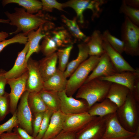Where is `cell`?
<instances>
[{"label": "cell", "mask_w": 139, "mask_h": 139, "mask_svg": "<svg viewBox=\"0 0 139 139\" xmlns=\"http://www.w3.org/2000/svg\"><path fill=\"white\" fill-rule=\"evenodd\" d=\"M15 12L11 13L7 11L5 14L10 21L9 24L15 26L16 29L9 34H17L22 32L24 35L33 30H36L41 25L49 22V17L42 13L41 11L35 14H31L27 12L23 8L15 7Z\"/></svg>", "instance_id": "cell-1"}, {"label": "cell", "mask_w": 139, "mask_h": 139, "mask_svg": "<svg viewBox=\"0 0 139 139\" xmlns=\"http://www.w3.org/2000/svg\"><path fill=\"white\" fill-rule=\"evenodd\" d=\"M112 83L96 78L84 83L77 91L76 98L85 99L90 108L93 104L103 101L106 97Z\"/></svg>", "instance_id": "cell-2"}, {"label": "cell", "mask_w": 139, "mask_h": 139, "mask_svg": "<svg viewBox=\"0 0 139 139\" xmlns=\"http://www.w3.org/2000/svg\"><path fill=\"white\" fill-rule=\"evenodd\" d=\"M118 119L126 130L135 133L139 129V102L129 91L124 103L116 112Z\"/></svg>", "instance_id": "cell-3"}, {"label": "cell", "mask_w": 139, "mask_h": 139, "mask_svg": "<svg viewBox=\"0 0 139 139\" xmlns=\"http://www.w3.org/2000/svg\"><path fill=\"white\" fill-rule=\"evenodd\" d=\"M100 57L90 56L82 63L67 80L65 91L68 96H72L84 83L90 72L98 64Z\"/></svg>", "instance_id": "cell-4"}, {"label": "cell", "mask_w": 139, "mask_h": 139, "mask_svg": "<svg viewBox=\"0 0 139 139\" xmlns=\"http://www.w3.org/2000/svg\"><path fill=\"white\" fill-rule=\"evenodd\" d=\"M121 37L124 51L132 56H138L139 28L125 16L121 26Z\"/></svg>", "instance_id": "cell-5"}, {"label": "cell", "mask_w": 139, "mask_h": 139, "mask_svg": "<svg viewBox=\"0 0 139 139\" xmlns=\"http://www.w3.org/2000/svg\"><path fill=\"white\" fill-rule=\"evenodd\" d=\"M99 78L126 87L137 101L139 102V70L138 68L135 71L116 73L109 76Z\"/></svg>", "instance_id": "cell-6"}, {"label": "cell", "mask_w": 139, "mask_h": 139, "mask_svg": "<svg viewBox=\"0 0 139 139\" xmlns=\"http://www.w3.org/2000/svg\"><path fill=\"white\" fill-rule=\"evenodd\" d=\"M106 2L103 0H71L63 3V8L70 7L74 10L79 22L82 24L84 22L83 13L85 10H91L92 19L93 20L99 17L102 11L101 7Z\"/></svg>", "instance_id": "cell-7"}, {"label": "cell", "mask_w": 139, "mask_h": 139, "mask_svg": "<svg viewBox=\"0 0 139 139\" xmlns=\"http://www.w3.org/2000/svg\"><path fill=\"white\" fill-rule=\"evenodd\" d=\"M105 128L102 139H127L133 136L135 133L125 129L117 118L116 113L104 117Z\"/></svg>", "instance_id": "cell-8"}, {"label": "cell", "mask_w": 139, "mask_h": 139, "mask_svg": "<svg viewBox=\"0 0 139 139\" xmlns=\"http://www.w3.org/2000/svg\"><path fill=\"white\" fill-rule=\"evenodd\" d=\"M105 128L104 117L95 116L76 133L75 139H102Z\"/></svg>", "instance_id": "cell-9"}, {"label": "cell", "mask_w": 139, "mask_h": 139, "mask_svg": "<svg viewBox=\"0 0 139 139\" xmlns=\"http://www.w3.org/2000/svg\"><path fill=\"white\" fill-rule=\"evenodd\" d=\"M60 101V110L65 114L82 113L88 112L89 108L85 99H76L72 96H68L65 90L58 92Z\"/></svg>", "instance_id": "cell-10"}, {"label": "cell", "mask_w": 139, "mask_h": 139, "mask_svg": "<svg viewBox=\"0 0 139 139\" xmlns=\"http://www.w3.org/2000/svg\"><path fill=\"white\" fill-rule=\"evenodd\" d=\"M29 93V92L26 91L21 97L16 110V115L20 127L32 135L33 116L28 102Z\"/></svg>", "instance_id": "cell-11"}, {"label": "cell", "mask_w": 139, "mask_h": 139, "mask_svg": "<svg viewBox=\"0 0 139 139\" xmlns=\"http://www.w3.org/2000/svg\"><path fill=\"white\" fill-rule=\"evenodd\" d=\"M28 71L17 78L7 79V84L11 89L9 93L10 112L13 115L16 111L18 101L24 92L26 91V84Z\"/></svg>", "instance_id": "cell-12"}, {"label": "cell", "mask_w": 139, "mask_h": 139, "mask_svg": "<svg viewBox=\"0 0 139 139\" xmlns=\"http://www.w3.org/2000/svg\"><path fill=\"white\" fill-rule=\"evenodd\" d=\"M27 66L26 91L29 92L39 93L44 89V81L39 69L38 62L30 57L27 62Z\"/></svg>", "instance_id": "cell-13"}, {"label": "cell", "mask_w": 139, "mask_h": 139, "mask_svg": "<svg viewBox=\"0 0 139 139\" xmlns=\"http://www.w3.org/2000/svg\"><path fill=\"white\" fill-rule=\"evenodd\" d=\"M95 116H92L88 112L74 114H66L63 130L76 133Z\"/></svg>", "instance_id": "cell-14"}, {"label": "cell", "mask_w": 139, "mask_h": 139, "mask_svg": "<svg viewBox=\"0 0 139 139\" xmlns=\"http://www.w3.org/2000/svg\"><path fill=\"white\" fill-rule=\"evenodd\" d=\"M117 73L108 56L105 53L100 57L97 65L87 77L84 83L93 79L101 77H108Z\"/></svg>", "instance_id": "cell-15"}, {"label": "cell", "mask_w": 139, "mask_h": 139, "mask_svg": "<svg viewBox=\"0 0 139 139\" xmlns=\"http://www.w3.org/2000/svg\"><path fill=\"white\" fill-rule=\"evenodd\" d=\"M102 46L105 52L108 56L117 73L136 70L124 59L121 54L112 47L107 42L103 41Z\"/></svg>", "instance_id": "cell-16"}, {"label": "cell", "mask_w": 139, "mask_h": 139, "mask_svg": "<svg viewBox=\"0 0 139 139\" xmlns=\"http://www.w3.org/2000/svg\"><path fill=\"white\" fill-rule=\"evenodd\" d=\"M28 41L23 49L18 53L17 57L12 68L5 72L4 76L7 79H15L20 77L27 71L26 57L29 46Z\"/></svg>", "instance_id": "cell-17"}, {"label": "cell", "mask_w": 139, "mask_h": 139, "mask_svg": "<svg viewBox=\"0 0 139 139\" xmlns=\"http://www.w3.org/2000/svg\"><path fill=\"white\" fill-rule=\"evenodd\" d=\"M66 114L60 110L54 112L48 128L41 139H52L63 130Z\"/></svg>", "instance_id": "cell-18"}, {"label": "cell", "mask_w": 139, "mask_h": 139, "mask_svg": "<svg viewBox=\"0 0 139 139\" xmlns=\"http://www.w3.org/2000/svg\"><path fill=\"white\" fill-rule=\"evenodd\" d=\"M44 25L40 26L36 30L31 31L27 36L28 41L30 43L26 57L27 63L33 54L34 53H38L40 52V42L49 32H44V30L47 27H46L44 28V27L43 26Z\"/></svg>", "instance_id": "cell-19"}, {"label": "cell", "mask_w": 139, "mask_h": 139, "mask_svg": "<svg viewBox=\"0 0 139 139\" xmlns=\"http://www.w3.org/2000/svg\"><path fill=\"white\" fill-rule=\"evenodd\" d=\"M58 58L56 52L45 56L38 62L39 69L44 82L56 72Z\"/></svg>", "instance_id": "cell-20"}, {"label": "cell", "mask_w": 139, "mask_h": 139, "mask_svg": "<svg viewBox=\"0 0 139 139\" xmlns=\"http://www.w3.org/2000/svg\"><path fill=\"white\" fill-rule=\"evenodd\" d=\"M67 78L64 72L57 68L54 74L44 82L43 89L58 92L65 90L67 83Z\"/></svg>", "instance_id": "cell-21"}, {"label": "cell", "mask_w": 139, "mask_h": 139, "mask_svg": "<svg viewBox=\"0 0 139 139\" xmlns=\"http://www.w3.org/2000/svg\"><path fill=\"white\" fill-rule=\"evenodd\" d=\"M118 108L115 104L106 98L100 102L93 104L90 108L88 112L92 116L103 117L116 112Z\"/></svg>", "instance_id": "cell-22"}, {"label": "cell", "mask_w": 139, "mask_h": 139, "mask_svg": "<svg viewBox=\"0 0 139 139\" xmlns=\"http://www.w3.org/2000/svg\"><path fill=\"white\" fill-rule=\"evenodd\" d=\"M129 91V89L126 87L112 83L106 98L109 99L119 107L125 102Z\"/></svg>", "instance_id": "cell-23"}, {"label": "cell", "mask_w": 139, "mask_h": 139, "mask_svg": "<svg viewBox=\"0 0 139 139\" xmlns=\"http://www.w3.org/2000/svg\"><path fill=\"white\" fill-rule=\"evenodd\" d=\"M77 47L79 53L77 57L68 63L64 72L67 78L70 76L79 65L87 59L89 55V49L86 44H80Z\"/></svg>", "instance_id": "cell-24"}, {"label": "cell", "mask_w": 139, "mask_h": 139, "mask_svg": "<svg viewBox=\"0 0 139 139\" xmlns=\"http://www.w3.org/2000/svg\"><path fill=\"white\" fill-rule=\"evenodd\" d=\"M102 34L98 30L93 32L86 44L89 49V55L101 56L105 52L103 49Z\"/></svg>", "instance_id": "cell-25"}, {"label": "cell", "mask_w": 139, "mask_h": 139, "mask_svg": "<svg viewBox=\"0 0 139 139\" xmlns=\"http://www.w3.org/2000/svg\"><path fill=\"white\" fill-rule=\"evenodd\" d=\"M39 93L48 109L53 112L60 110V101L58 92L43 89Z\"/></svg>", "instance_id": "cell-26"}, {"label": "cell", "mask_w": 139, "mask_h": 139, "mask_svg": "<svg viewBox=\"0 0 139 139\" xmlns=\"http://www.w3.org/2000/svg\"><path fill=\"white\" fill-rule=\"evenodd\" d=\"M3 6L10 3H16L22 6L27 12L35 14L42 9V4L41 1L37 0H3L2 1Z\"/></svg>", "instance_id": "cell-27"}, {"label": "cell", "mask_w": 139, "mask_h": 139, "mask_svg": "<svg viewBox=\"0 0 139 139\" xmlns=\"http://www.w3.org/2000/svg\"><path fill=\"white\" fill-rule=\"evenodd\" d=\"M61 19L74 37L85 42L87 43L88 42L90 37L86 36L81 31L77 23L76 18L70 20L63 15H61Z\"/></svg>", "instance_id": "cell-28"}, {"label": "cell", "mask_w": 139, "mask_h": 139, "mask_svg": "<svg viewBox=\"0 0 139 139\" xmlns=\"http://www.w3.org/2000/svg\"><path fill=\"white\" fill-rule=\"evenodd\" d=\"M49 34L58 47H66L68 46L67 44H72V41L69 33L67 30L63 28H56L51 31L50 33L49 32Z\"/></svg>", "instance_id": "cell-29"}, {"label": "cell", "mask_w": 139, "mask_h": 139, "mask_svg": "<svg viewBox=\"0 0 139 139\" xmlns=\"http://www.w3.org/2000/svg\"><path fill=\"white\" fill-rule=\"evenodd\" d=\"M28 102L32 115L44 112L48 109L40 97L39 93L29 92Z\"/></svg>", "instance_id": "cell-30"}, {"label": "cell", "mask_w": 139, "mask_h": 139, "mask_svg": "<svg viewBox=\"0 0 139 139\" xmlns=\"http://www.w3.org/2000/svg\"><path fill=\"white\" fill-rule=\"evenodd\" d=\"M73 47V45L71 44L63 48L58 49L56 52L58 62V68L63 72H64L66 68Z\"/></svg>", "instance_id": "cell-31"}, {"label": "cell", "mask_w": 139, "mask_h": 139, "mask_svg": "<svg viewBox=\"0 0 139 139\" xmlns=\"http://www.w3.org/2000/svg\"><path fill=\"white\" fill-rule=\"evenodd\" d=\"M102 36L103 41L107 42L115 50L121 54L124 52L123 41L111 35L108 30L104 31Z\"/></svg>", "instance_id": "cell-32"}, {"label": "cell", "mask_w": 139, "mask_h": 139, "mask_svg": "<svg viewBox=\"0 0 139 139\" xmlns=\"http://www.w3.org/2000/svg\"><path fill=\"white\" fill-rule=\"evenodd\" d=\"M120 13L124 14L134 24L139 26V10L131 7L123 0L120 8Z\"/></svg>", "instance_id": "cell-33"}, {"label": "cell", "mask_w": 139, "mask_h": 139, "mask_svg": "<svg viewBox=\"0 0 139 139\" xmlns=\"http://www.w3.org/2000/svg\"><path fill=\"white\" fill-rule=\"evenodd\" d=\"M49 33L43 38L40 45V51L45 56L55 53L58 49V46L51 39Z\"/></svg>", "instance_id": "cell-34"}, {"label": "cell", "mask_w": 139, "mask_h": 139, "mask_svg": "<svg viewBox=\"0 0 139 139\" xmlns=\"http://www.w3.org/2000/svg\"><path fill=\"white\" fill-rule=\"evenodd\" d=\"M10 112L9 93L5 92L0 96V121L3 120Z\"/></svg>", "instance_id": "cell-35"}, {"label": "cell", "mask_w": 139, "mask_h": 139, "mask_svg": "<svg viewBox=\"0 0 139 139\" xmlns=\"http://www.w3.org/2000/svg\"><path fill=\"white\" fill-rule=\"evenodd\" d=\"M28 40L27 36L23 33H18L10 39L0 42V53L8 45L14 43L25 45L28 42Z\"/></svg>", "instance_id": "cell-36"}, {"label": "cell", "mask_w": 139, "mask_h": 139, "mask_svg": "<svg viewBox=\"0 0 139 139\" xmlns=\"http://www.w3.org/2000/svg\"><path fill=\"white\" fill-rule=\"evenodd\" d=\"M53 112L52 110L48 109L44 112L40 128L37 135L35 138L36 139H41L43 136L48 128Z\"/></svg>", "instance_id": "cell-37"}, {"label": "cell", "mask_w": 139, "mask_h": 139, "mask_svg": "<svg viewBox=\"0 0 139 139\" xmlns=\"http://www.w3.org/2000/svg\"><path fill=\"white\" fill-rule=\"evenodd\" d=\"M19 125L16 111L11 118L5 122L0 125V135L5 132H12L14 128L19 127Z\"/></svg>", "instance_id": "cell-38"}, {"label": "cell", "mask_w": 139, "mask_h": 139, "mask_svg": "<svg viewBox=\"0 0 139 139\" xmlns=\"http://www.w3.org/2000/svg\"><path fill=\"white\" fill-rule=\"evenodd\" d=\"M42 9L46 12H51L54 8L64 11L63 4L55 0H42Z\"/></svg>", "instance_id": "cell-39"}, {"label": "cell", "mask_w": 139, "mask_h": 139, "mask_svg": "<svg viewBox=\"0 0 139 139\" xmlns=\"http://www.w3.org/2000/svg\"><path fill=\"white\" fill-rule=\"evenodd\" d=\"M44 112L32 115V125L33 133L32 136L35 138L39 132L43 117Z\"/></svg>", "instance_id": "cell-40"}, {"label": "cell", "mask_w": 139, "mask_h": 139, "mask_svg": "<svg viewBox=\"0 0 139 139\" xmlns=\"http://www.w3.org/2000/svg\"><path fill=\"white\" fill-rule=\"evenodd\" d=\"M76 133L62 130L57 136L52 139H75Z\"/></svg>", "instance_id": "cell-41"}, {"label": "cell", "mask_w": 139, "mask_h": 139, "mask_svg": "<svg viewBox=\"0 0 139 139\" xmlns=\"http://www.w3.org/2000/svg\"><path fill=\"white\" fill-rule=\"evenodd\" d=\"M0 139H23L15 130L13 132L3 133L0 135Z\"/></svg>", "instance_id": "cell-42"}, {"label": "cell", "mask_w": 139, "mask_h": 139, "mask_svg": "<svg viewBox=\"0 0 139 139\" xmlns=\"http://www.w3.org/2000/svg\"><path fill=\"white\" fill-rule=\"evenodd\" d=\"M5 72L3 70L0 74V96L3 95L5 92V87L7 84V79L4 76V73Z\"/></svg>", "instance_id": "cell-43"}, {"label": "cell", "mask_w": 139, "mask_h": 139, "mask_svg": "<svg viewBox=\"0 0 139 139\" xmlns=\"http://www.w3.org/2000/svg\"><path fill=\"white\" fill-rule=\"evenodd\" d=\"M14 130L17 132L23 139H36L35 138L20 127L15 128Z\"/></svg>", "instance_id": "cell-44"}, {"label": "cell", "mask_w": 139, "mask_h": 139, "mask_svg": "<svg viewBox=\"0 0 139 139\" xmlns=\"http://www.w3.org/2000/svg\"><path fill=\"white\" fill-rule=\"evenodd\" d=\"M126 4L132 8L139 9V1L138 0H125Z\"/></svg>", "instance_id": "cell-45"}, {"label": "cell", "mask_w": 139, "mask_h": 139, "mask_svg": "<svg viewBox=\"0 0 139 139\" xmlns=\"http://www.w3.org/2000/svg\"><path fill=\"white\" fill-rule=\"evenodd\" d=\"M9 33H8L1 31L0 32V42L6 40L8 36Z\"/></svg>", "instance_id": "cell-46"}, {"label": "cell", "mask_w": 139, "mask_h": 139, "mask_svg": "<svg viewBox=\"0 0 139 139\" xmlns=\"http://www.w3.org/2000/svg\"><path fill=\"white\" fill-rule=\"evenodd\" d=\"M127 139H139V129L137 131L135 135Z\"/></svg>", "instance_id": "cell-47"}, {"label": "cell", "mask_w": 139, "mask_h": 139, "mask_svg": "<svg viewBox=\"0 0 139 139\" xmlns=\"http://www.w3.org/2000/svg\"><path fill=\"white\" fill-rule=\"evenodd\" d=\"M9 22L10 21L8 19H0V23L9 24Z\"/></svg>", "instance_id": "cell-48"}, {"label": "cell", "mask_w": 139, "mask_h": 139, "mask_svg": "<svg viewBox=\"0 0 139 139\" xmlns=\"http://www.w3.org/2000/svg\"><path fill=\"white\" fill-rule=\"evenodd\" d=\"M3 70H0V74L3 71Z\"/></svg>", "instance_id": "cell-49"}]
</instances>
